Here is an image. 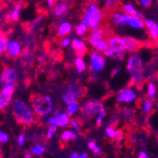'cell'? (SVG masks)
I'll use <instances>...</instances> for the list:
<instances>
[{
  "mask_svg": "<svg viewBox=\"0 0 158 158\" xmlns=\"http://www.w3.org/2000/svg\"><path fill=\"white\" fill-rule=\"evenodd\" d=\"M106 114V108L104 106V104H102V109H100V113L98 114V116L97 117V121H96V125L97 127H100L103 122V118Z\"/></svg>",
  "mask_w": 158,
  "mask_h": 158,
  "instance_id": "f546056e",
  "label": "cell"
},
{
  "mask_svg": "<svg viewBox=\"0 0 158 158\" xmlns=\"http://www.w3.org/2000/svg\"><path fill=\"white\" fill-rule=\"evenodd\" d=\"M45 152H46V148H45L44 146H42V145H36V146H34V147L31 149L32 154L37 155V156L42 155Z\"/></svg>",
  "mask_w": 158,
  "mask_h": 158,
  "instance_id": "e575fe53",
  "label": "cell"
},
{
  "mask_svg": "<svg viewBox=\"0 0 158 158\" xmlns=\"http://www.w3.org/2000/svg\"><path fill=\"white\" fill-rule=\"evenodd\" d=\"M9 141V135L5 132H0V142L7 143Z\"/></svg>",
  "mask_w": 158,
  "mask_h": 158,
  "instance_id": "7bdbcfd3",
  "label": "cell"
},
{
  "mask_svg": "<svg viewBox=\"0 0 158 158\" xmlns=\"http://www.w3.org/2000/svg\"><path fill=\"white\" fill-rule=\"evenodd\" d=\"M124 57H125V51H122V52H118V53L114 52L112 58H114V60H118V61H122L124 59Z\"/></svg>",
  "mask_w": 158,
  "mask_h": 158,
  "instance_id": "ab89813d",
  "label": "cell"
},
{
  "mask_svg": "<svg viewBox=\"0 0 158 158\" xmlns=\"http://www.w3.org/2000/svg\"><path fill=\"white\" fill-rule=\"evenodd\" d=\"M90 64L91 70L94 73H98L105 67V59L99 51L94 50L90 53Z\"/></svg>",
  "mask_w": 158,
  "mask_h": 158,
  "instance_id": "ba28073f",
  "label": "cell"
},
{
  "mask_svg": "<svg viewBox=\"0 0 158 158\" xmlns=\"http://www.w3.org/2000/svg\"><path fill=\"white\" fill-rule=\"evenodd\" d=\"M57 130H58V127L56 125H52V126H49V128L48 129V132H47V137L48 139H51L54 135L56 134Z\"/></svg>",
  "mask_w": 158,
  "mask_h": 158,
  "instance_id": "f35d334b",
  "label": "cell"
},
{
  "mask_svg": "<svg viewBox=\"0 0 158 158\" xmlns=\"http://www.w3.org/2000/svg\"><path fill=\"white\" fill-rule=\"evenodd\" d=\"M68 8L69 6L66 2H57V5L52 11V15L54 17H61L67 12Z\"/></svg>",
  "mask_w": 158,
  "mask_h": 158,
  "instance_id": "e0dca14e",
  "label": "cell"
},
{
  "mask_svg": "<svg viewBox=\"0 0 158 158\" xmlns=\"http://www.w3.org/2000/svg\"><path fill=\"white\" fill-rule=\"evenodd\" d=\"M23 49H22V44L18 40H10L8 48H7V54L9 57L12 59H16L20 55H22Z\"/></svg>",
  "mask_w": 158,
  "mask_h": 158,
  "instance_id": "8fae6325",
  "label": "cell"
},
{
  "mask_svg": "<svg viewBox=\"0 0 158 158\" xmlns=\"http://www.w3.org/2000/svg\"><path fill=\"white\" fill-rule=\"evenodd\" d=\"M55 121H56V118L54 116L50 117L48 120V126H52V125H55Z\"/></svg>",
  "mask_w": 158,
  "mask_h": 158,
  "instance_id": "681fc988",
  "label": "cell"
},
{
  "mask_svg": "<svg viewBox=\"0 0 158 158\" xmlns=\"http://www.w3.org/2000/svg\"><path fill=\"white\" fill-rule=\"evenodd\" d=\"M80 158H88V155L86 153H81L80 154Z\"/></svg>",
  "mask_w": 158,
  "mask_h": 158,
  "instance_id": "9f6ffc18",
  "label": "cell"
},
{
  "mask_svg": "<svg viewBox=\"0 0 158 158\" xmlns=\"http://www.w3.org/2000/svg\"><path fill=\"white\" fill-rule=\"evenodd\" d=\"M136 10L135 8L130 4V3H127V4H124L122 6V12L127 14V15H130V16H135V13H136Z\"/></svg>",
  "mask_w": 158,
  "mask_h": 158,
  "instance_id": "484cf974",
  "label": "cell"
},
{
  "mask_svg": "<svg viewBox=\"0 0 158 158\" xmlns=\"http://www.w3.org/2000/svg\"><path fill=\"white\" fill-rule=\"evenodd\" d=\"M152 110V100L150 99H146L144 100V102H143V111H144L146 114H149L151 113Z\"/></svg>",
  "mask_w": 158,
  "mask_h": 158,
  "instance_id": "8d00e7d4",
  "label": "cell"
},
{
  "mask_svg": "<svg viewBox=\"0 0 158 158\" xmlns=\"http://www.w3.org/2000/svg\"><path fill=\"white\" fill-rule=\"evenodd\" d=\"M129 15L123 13L122 11H114L112 15V20L118 27H124L128 24Z\"/></svg>",
  "mask_w": 158,
  "mask_h": 158,
  "instance_id": "2e32d148",
  "label": "cell"
},
{
  "mask_svg": "<svg viewBox=\"0 0 158 158\" xmlns=\"http://www.w3.org/2000/svg\"><path fill=\"white\" fill-rule=\"evenodd\" d=\"M137 3L145 8H149L152 4V1H151V0H140V1H137Z\"/></svg>",
  "mask_w": 158,
  "mask_h": 158,
  "instance_id": "ee69618b",
  "label": "cell"
},
{
  "mask_svg": "<svg viewBox=\"0 0 158 158\" xmlns=\"http://www.w3.org/2000/svg\"><path fill=\"white\" fill-rule=\"evenodd\" d=\"M124 38L127 43L125 51H127L129 53H135L142 48V43L140 41H138L137 39L131 37V36H125Z\"/></svg>",
  "mask_w": 158,
  "mask_h": 158,
  "instance_id": "5bb4252c",
  "label": "cell"
},
{
  "mask_svg": "<svg viewBox=\"0 0 158 158\" xmlns=\"http://www.w3.org/2000/svg\"><path fill=\"white\" fill-rule=\"evenodd\" d=\"M75 31H76V33H77L79 36H84L86 33H87L88 27L81 23V24H79V25L76 26Z\"/></svg>",
  "mask_w": 158,
  "mask_h": 158,
  "instance_id": "1f68e13d",
  "label": "cell"
},
{
  "mask_svg": "<svg viewBox=\"0 0 158 158\" xmlns=\"http://www.w3.org/2000/svg\"><path fill=\"white\" fill-rule=\"evenodd\" d=\"M70 125L76 132H81V122H80L77 118H72L70 121Z\"/></svg>",
  "mask_w": 158,
  "mask_h": 158,
  "instance_id": "74e56055",
  "label": "cell"
},
{
  "mask_svg": "<svg viewBox=\"0 0 158 158\" xmlns=\"http://www.w3.org/2000/svg\"><path fill=\"white\" fill-rule=\"evenodd\" d=\"M79 111V102H73L69 104H67L65 112L69 117L73 116L74 114H76Z\"/></svg>",
  "mask_w": 158,
  "mask_h": 158,
  "instance_id": "d4e9b609",
  "label": "cell"
},
{
  "mask_svg": "<svg viewBox=\"0 0 158 158\" xmlns=\"http://www.w3.org/2000/svg\"><path fill=\"white\" fill-rule=\"evenodd\" d=\"M72 30V25L67 21H64L60 24L57 30V36L58 37H64L67 34H69Z\"/></svg>",
  "mask_w": 158,
  "mask_h": 158,
  "instance_id": "d6986e66",
  "label": "cell"
},
{
  "mask_svg": "<svg viewBox=\"0 0 158 158\" xmlns=\"http://www.w3.org/2000/svg\"><path fill=\"white\" fill-rule=\"evenodd\" d=\"M71 47H72V48L75 50L78 57H81V58H82V57L86 54V52H87V47H86L84 41H82L80 38H74L72 40Z\"/></svg>",
  "mask_w": 158,
  "mask_h": 158,
  "instance_id": "4fadbf2b",
  "label": "cell"
},
{
  "mask_svg": "<svg viewBox=\"0 0 158 158\" xmlns=\"http://www.w3.org/2000/svg\"><path fill=\"white\" fill-rule=\"evenodd\" d=\"M103 53H104V55H105L106 57H110V58H112V57L114 56V51L112 48H108L106 51H104Z\"/></svg>",
  "mask_w": 158,
  "mask_h": 158,
  "instance_id": "7dc6e473",
  "label": "cell"
},
{
  "mask_svg": "<svg viewBox=\"0 0 158 158\" xmlns=\"http://www.w3.org/2000/svg\"><path fill=\"white\" fill-rule=\"evenodd\" d=\"M104 36V30L102 27H98L97 28H95V30L92 31L89 38H88V41L89 43L91 44V46L93 44H95V43L98 40H102V37Z\"/></svg>",
  "mask_w": 158,
  "mask_h": 158,
  "instance_id": "ac0fdd59",
  "label": "cell"
},
{
  "mask_svg": "<svg viewBox=\"0 0 158 158\" xmlns=\"http://www.w3.org/2000/svg\"><path fill=\"white\" fill-rule=\"evenodd\" d=\"M147 95L149 98H154L156 95V86L153 82L149 81L147 84Z\"/></svg>",
  "mask_w": 158,
  "mask_h": 158,
  "instance_id": "f1b7e54d",
  "label": "cell"
},
{
  "mask_svg": "<svg viewBox=\"0 0 158 158\" xmlns=\"http://www.w3.org/2000/svg\"><path fill=\"white\" fill-rule=\"evenodd\" d=\"M137 95L131 88H123L117 94V102L118 103H131L135 102Z\"/></svg>",
  "mask_w": 158,
  "mask_h": 158,
  "instance_id": "9c48e42d",
  "label": "cell"
},
{
  "mask_svg": "<svg viewBox=\"0 0 158 158\" xmlns=\"http://www.w3.org/2000/svg\"><path fill=\"white\" fill-rule=\"evenodd\" d=\"M127 25L130 26L133 28H135V30H142V28L145 27V22L143 21L142 19L138 18V17L129 15Z\"/></svg>",
  "mask_w": 158,
  "mask_h": 158,
  "instance_id": "44dd1931",
  "label": "cell"
},
{
  "mask_svg": "<svg viewBox=\"0 0 158 158\" xmlns=\"http://www.w3.org/2000/svg\"><path fill=\"white\" fill-rule=\"evenodd\" d=\"M116 4H118L116 1H106L105 3V7L109 10H114V8H116Z\"/></svg>",
  "mask_w": 158,
  "mask_h": 158,
  "instance_id": "f6af8a7d",
  "label": "cell"
},
{
  "mask_svg": "<svg viewBox=\"0 0 158 158\" xmlns=\"http://www.w3.org/2000/svg\"><path fill=\"white\" fill-rule=\"evenodd\" d=\"M10 102H11L10 97L5 96V95L0 93V108H1V110H3L5 107H7Z\"/></svg>",
  "mask_w": 158,
  "mask_h": 158,
  "instance_id": "4dcf8cb0",
  "label": "cell"
},
{
  "mask_svg": "<svg viewBox=\"0 0 158 158\" xmlns=\"http://www.w3.org/2000/svg\"><path fill=\"white\" fill-rule=\"evenodd\" d=\"M155 47H156V49H157V51H158V40L155 42Z\"/></svg>",
  "mask_w": 158,
  "mask_h": 158,
  "instance_id": "6f0895ef",
  "label": "cell"
},
{
  "mask_svg": "<svg viewBox=\"0 0 158 158\" xmlns=\"http://www.w3.org/2000/svg\"><path fill=\"white\" fill-rule=\"evenodd\" d=\"M14 90H15V87H14V85H7V86H5V87L2 88L1 94L12 98V95L14 93Z\"/></svg>",
  "mask_w": 158,
  "mask_h": 158,
  "instance_id": "d6a6232c",
  "label": "cell"
},
{
  "mask_svg": "<svg viewBox=\"0 0 158 158\" xmlns=\"http://www.w3.org/2000/svg\"><path fill=\"white\" fill-rule=\"evenodd\" d=\"M74 64H75V67H76V69L79 73H81V72H83V71H85L86 64L82 58H81V57H77Z\"/></svg>",
  "mask_w": 158,
  "mask_h": 158,
  "instance_id": "4316f807",
  "label": "cell"
},
{
  "mask_svg": "<svg viewBox=\"0 0 158 158\" xmlns=\"http://www.w3.org/2000/svg\"><path fill=\"white\" fill-rule=\"evenodd\" d=\"M25 140H26V136H25V134H20L18 138H17V142L19 146H23L25 144Z\"/></svg>",
  "mask_w": 158,
  "mask_h": 158,
  "instance_id": "bcb514c9",
  "label": "cell"
},
{
  "mask_svg": "<svg viewBox=\"0 0 158 158\" xmlns=\"http://www.w3.org/2000/svg\"><path fill=\"white\" fill-rule=\"evenodd\" d=\"M9 43H10V41H9L8 35L1 33V36H0V53L1 54H3L5 51H7Z\"/></svg>",
  "mask_w": 158,
  "mask_h": 158,
  "instance_id": "cb8c5ba5",
  "label": "cell"
},
{
  "mask_svg": "<svg viewBox=\"0 0 158 158\" xmlns=\"http://www.w3.org/2000/svg\"><path fill=\"white\" fill-rule=\"evenodd\" d=\"M157 142H158V135H157Z\"/></svg>",
  "mask_w": 158,
  "mask_h": 158,
  "instance_id": "680465c9",
  "label": "cell"
},
{
  "mask_svg": "<svg viewBox=\"0 0 158 158\" xmlns=\"http://www.w3.org/2000/svg\"><path fill=\"white\" fill-rule=\"evenodd\" d=\"M108 44H109V48H112L116 53L126 50L127 43L124 37H120L118 35L112 36L108 39Z\"/></svg>",
  "mask_w": 158,
  "mask_h": 158,
  "instance_id": "30bf717a",
  "label": "cell"
},
{
  "mask_svg": "<svg viewBox=\"0 0 158 158\" xmlns=\"http://www.w3.org/2000/svg\"><path fill=\"white\" fill-rule=\"evenodd\" d=\"M31 103L34 113L38 117H45L53 108V102L50 97L47 95H34L31 98Z\"/></svg>",
  "mask_w": 158,
  "mask_h": 158,
  "instance_id": "3957f363",
  "label": "cell"
},
{
  "mask_svg": "<svg viewBox=\"0 0 158 158\" xmlns=\"http://www.w3.org/2000/svg\"><path fill=\"white\" fill-rule=\"evenodd\" d=\"M23 2H18L17 4L14 5L12 10L10 13L7 14V20L8 22H17L20 18L21 9L23 8Z\"/></svg>",
  "mask_w": 158,
  "mask_h": 158,
  "instance_id": "9a60e30c",
  "label": "cell"
},
{
  "mask_svg": "<svg viewBox=\"0 0 158 158\" xmlns=\"http://www.w3.org/2000/svg\"><path fill=\"white\" fill-rule=\"evenodd\" d=\"M92 47L95 48V50L104 52V51H106L109 48V44H108V41L102 39V40L97 41L95 44L92 45Z\"/></svg>",
  "mask_w": 158,
  "mask_h": 158,
  "instance_id": "7402d4cb",
  "label": "cell"
},
{
  "mask_svg": "<svg viewBox=\"0 0 158 158\" xmlns=\"http://www.w3.org/2000/svg\"><path fill=\"white\" fill-rule=\"evenodd\" d=\"M70 158H80V154H79L78 152H74L71 153V156H70Z\"/></svg>",
  "mask_w": 158,
  "mask_h": 158,
  "instance_id": "db71d44e",
  "label": "cell"
},
{
  "mask_svg": "<svg viewBox=\"0 0 158 158\" xmlns=\"http://www.w3.org/2000/svg\"><path fill=\"white\" fill-rule=\"evenodd\" d=\"M71 44H72V41H71V39H70L69 37H64V38L62 40V43H61L62 47H64V48H67V47H69Z\"/></svg>",
  "mask_w": 158,
  "mask_h": 158,
  "instance_id": "60d3db41",
  "label": "cell"
},
{
  "mask_svg": "<svg viewBox=\"0 0 158 158\" xmlns=\"http://www.w3.org/2000/svg\"><path fill=\"white\" fill-rule=\"evenodd\" d=\"M55 118H56L55 125L57 127H67L70 124V121H71L69 116L66 113H61Z\"/></svg>",
  "mask_w": 158,
  "mask_h": 158,
  "instance_id": "ffe728a7",
  "label": "cell"
},
{
  "mask_svg": "<svg viewBox=\"0 0 158 158\" xmlns=\"http://www.w3.org/2000/svg\"><path fill=\"white\" fill-rule=\"evenodd\" d=\"M102 18V11L100 10L96 4H90L86 8L85 13L81 18V24L89 27L91 30L99 27V23Z\"/></svg>",
  "mask_w": 158,
  "mask_h": 158,
  "instance_id": "277c9868",
  "label": "cell"
},
{
  "mask_svg": "<svg viewBox=\"0 0 158 158\" xmlns=\"http://www.w3.org/2000/svg\"><path fill=\"white\" fill-rule=\"evenodd\" d=\"M121 114H122V117H123L124 120L127 122H131L134 119V111L131 108H129V107L122 108Z\"/></svg>",
  "mask_w": 158,
  "mask_h": 158,
  "instance_id": "603a6c76",
  "label": "cell"
},
{
  "mask_svg": "<svg viewBox=\"0 0 158 158\" xmlns=\"http://www.w3.org/2000/svg\"><path fill=\"white\" fill-rule=\"evenodd\" d=\"M116 134H117V131L114 130V128L113 126H107L105 128V135L110 138V139H114L116 137Z\"/></svg>",
  "mask_w": 158,
  "mask_h": 158,
  "instance_id": "836d02e7",
  "label": "cell"
},
{
  "mask_svg": "<svg viewBox=\"0 0 158 158\" xmlns=\"http://www.w3.org/2000/svg\"><path fill=\"white\" fill-rule=\"evenodd\" d=\"M76 137H77V135L73 131H70V130H66V131L63 132L62 135H61L62 140L64 141V142H68L70 140H74V139H76Z\"/></svg>",
  "mask_w": 158,
  "mask_h": 158,
  "instance_id": "83f0119b",
  "label": "cell"
},
{
  "mask_svg": "<svg viewBox=\"0 0 158 158\" xmlns=\"http://www.w3.org/2000/svg\"><path fill=\"white\" fill-rule=\"evenodd\" d=\"M124 137V133L122 130H118L117 131V134H116V137H114V140L117 142H120Z\"/></svg>",
  "mask_w": 158,
  "mask_h": 158,
  "instance_id": "b9f144b4",
  "label": "cell"
},
{
  "mask_svg": "<svg viewBox=\"0 0 158 158\" xmlns=\"http://www.w3.org/2000/svg\"><path fill=\"white\" fill-rule=\"evenodd\" d=\"M135 87L137 90H142V88H143V82H136V83H135Z\"/></svg>",
  "mask_w": 158,
  "mask_h": 158,
  "instance_id": "f5cc1de1",
  "label": "cell"
},
{
  "mask_svg": "<svg viewBox=\"0 0 158 158\" xmlns=\"http://www.w3.org/2000/svg\"><path fill=\"white\" fill-rule=\"evenodd\" d=\"M102 102L98 99H88L82 104L81 108V114L86 118H92L98 117L102 109Z\"/></svg>",
  "mask_w": 158,
  "mask_h": 158,
  "instance_id": "5b68a950",
  "label": "cell"
},
{
  "mask_svg": "<svg viewBox=\"0 0 158 158\" xmlns=\"http://www.w3.org/2000/svg\"><path fill=\"white\" fill-rule=\"evenodd\" d=\"M88 147H89V149L95 154H100V153H102V150H100V148L96 144L95 141H93V140H91V141L88 142Z\"/></svg>",
  "mask_w": 158,
  "mask_h": 158,
  "instance_id": "d590c367",
  "label": "cell"
},
{
  "mask_svg": "<svg viewBox=\"0 0 158 158\" xmlns=\"http://www.w3.org/2000/svg\"><path fill=\"white\" fill-rule=\"evenodd\" d=\"M120 67H116V68H114L112 70V72H111V77H114V76H117L119 72H120Z\"/></svg>",
  "mask_w": 158,
  "mask_h": 158,
  "instance_id": "c3c4849f",
  "label": "cell"
},
{
  "mask_svg": "<svg viewBox=\"0 0 158 158\" xmlns=\"http://www.w3.org/2000/svg\"><path fill=\"white\" fill-rule=\"evenodd\" d=\"M145 27L149 37L156 42L158 40V23L153 19H145Z\"/></svg>",
  "mask_w": 158,
  "mask_h": 158,
  "instance_id": "7c38bea8",
  "label": "cell"
},
{
  "mask_svg": "<svg viewBox=\"0 0 158 158\" xmlns=\"http://www.w3.org/2000/svg\"><path fill=\"white\" fill-rule=\"evenodd\" d=\"M48 4L49 9H55V7H56V5H57V2H56V1H53V0H48Z\"/></svg>",
  "mask_w": 158,
  "mask_h": 158,
  "instance_id": "816d5d0a",
  "label": "cell"
},
{
  "mask_svg": "<svg viewBox=\"0 0 158 158\" xmlns=\"http://www.w3.org/2000/svg\"><path fill=\"white\" fill-rule=\"evenodd\" d=\"M25 158H31V153L28 152L27 151L25 152Z\"/></svg>",
  "mask_w": 158,
  "mask_h": 158,
  "instance_id": "11a10c76",
  "label": "cell"
},
{
  "mask_svg": "<svg viewBox=\"0 0 158 158\" xmlns=\"http://www.w3.org/2000/svg\"><path fill=\"white\" fill-rule=\"evenodd\" d=\"M83 91L84 89L81 86L78 84H72L71 86H69L68 89L63 94L62 98H63L64 102H65L66 104H69L73 102H78L79 98H82Z\"/></svg>",
  "mask_w": 158,
  "mask_h": 158,
  "instance_id": "8992f818",
  "label": "cell"
},
{
  "mask_svg": "<svg viewBox=\"0 0 158 158\" xmlns=\"http://www.w3.org/2000/svg\"><path fill=\"white\" fill-rule=\"evenodd\" d=\"M137 158H149V155L146 152H140L137 155Z\"/></svg>",
  "mask_w": 158,
  "mask_h": 158,
  "instance_id": "f907efd6",
  "label": "cell"
},
{
  "mask_svg": "<svg viewBox=\"0 0 158 158\" xmlns=\"http://www.w3.org/2000/svg\"><path fill=\"white\" fill-rule=\"evenodd\" d=\"M127 70L131 76V81L134 83L142 82L146 74L143 60L139 54H133L127 62Z\"/></svg>",
  "mask_w": 158,
  "mask_h": 158,
  "instance_id": "7a4b0ae2",
  "label": "cell"
},
{
  "mask_svg": "<svg viewBox=\"0 0 158 158\" xmlns=\"http://www.w3.org/2000/svg\"><path fill=\"white\" fill-rule=\"evenodd\" d=\"M12 116L15 121L25 127H30L35 122V113L32 107L23 99H15L12 103Z\"/></svg>",
  "mask_w": 158,
  "mask_h": 158,
  "instance_id": "6da1fadb",
  "label": "cell"
},
{
  "mask_svg": "<svg viewBox=\"0 0 158 158\" xmlns=\"http://www.w3.org/2000/svg\"><path fill=\"white\" fill-rule=\"evenodd\" d=\"M18 78L17 69L14 67H5L1 73L0 81H1L2 88L7 85H14Z\"/></svg>",
  "mask_w": 158,
  "mask_h": 158,
  "instance_id": "52a82bcc",
  "label": "cell"
}]
</instances>
